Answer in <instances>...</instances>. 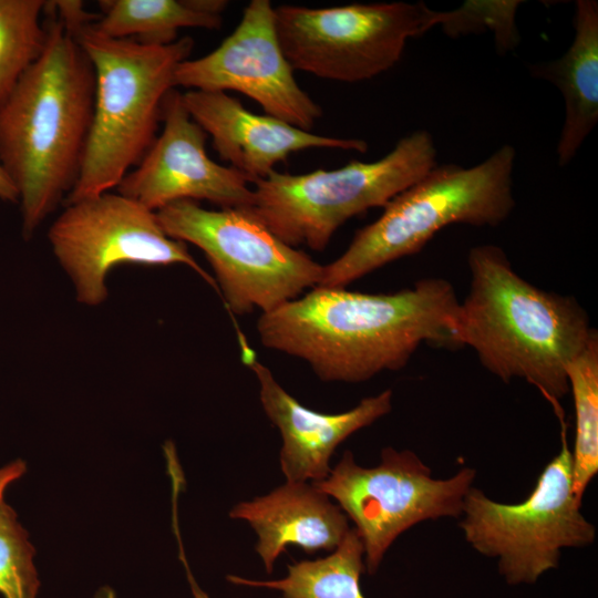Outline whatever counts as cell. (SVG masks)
I'll list each match as a JSON object with an SVG mask.
<instances>
[{
    "instance_id": "cell-1",
    "label": "cell",
    "mask_w": 598,
    "mask_h": 598,
    "mask_svg": "<svg viewBox=\"0 0 598 598\" xmlns=\"http://www.w3.org/2000/svg\"><path fill=\"white\" fill-rule=\"evenodd\" d=\"M453 285L424 278L392 293L316 286L264 312L262 346L306 361L327 382L357 383L404 368L419 347L454 346Z\"/></svg>"
},
{
    "instance_id": "cell-2",
    "label": "cell",
    "mask_w": 598,
    "mask_h": 598,
    "mask_svg": "<svg viewBox=\"0 0 598 598\" xmlns=\"http://www.w3.org/2000/svg\"><path fill=\"white\" fill-rule=\"evenodd\" d=\"M48 42L0 107V164L13 182L29 240L75 186L90 135L94 68L48 8Z\"/></svg>"
},
{
    "instance_id": "cell-3",
    "label": "cell",
    "mask_w": 598,
    "mask_h": 598,
    "mask_svg": "<svg viewBox=\"0 0 598 598\" xmlns=\"http://www.w3.org/2000/svg\"><path fill=\"white\" fill-rule=\"evenodd\" d=\"M470 287L460 301L454 344L467 346L503 382L523 379L553 405L569 391L567 369L596 330L578 301L519 276L497 245L467 255Z\"/></svg>"
},
{
    "instance_id": "cell-4",
    "label": "cell",
    "mask_w": 598,
    "mask_h": 598,
    "mask_svg": "<svg viewBox=\"0 0 598 598\" xmlns=\"http://www.w3.org/2000/svg\"><path fill=\"white\" fill-rule=\"evenodd\" d=\"M70 33L94 68L95 97L81 172L63 205L116 189L140 163L157 137L175 71L194 48L190 37L167 45L110 38L94 23Z\"/></svg>"
},
{
    "instance_id": "cell-5",
    "label": "cell",
    "mask_w": 598,
    "mask_h": 598,
    "mask_svg": "<svg viewBox=\"0 0 598 598\" xmlns=\"http://www.w3.org/2000/svg\"><path fill=\"white\" fill-rule=\"evenodd\" d=\"M515 147L504 144L471 167L436 165L354 234L348 248L323 266L319 286L346 288L394 260L417 254L453 224L497 227L515 208Z\"/></svg>"
},
{
    "instance_id": "cell-6",
    "label": "cell",
    "mask_w": 598,
    "mask_h": 598,
    "mask_svg": "<svg viewBox=\"0 0 598 598\" xmlns=\"http://www.w3.org/2000/svg\"><path fill=\"white\" fill-rule=\"evenodd\" d=\"M426 130L403 136L382 158L305 174L271 172L254 182L251 209L287 245L323 250L349 219L384 207L437 165Z\"/></svg>"
},
{
    "instance_id": "cell-7",
    "label": "cell",
    "mask_w": 598,
    "mask_h": 598,
    "mask_svg": "<svg viewBox=\"0 0 598 598\" xmlns=\"http://www.w3.org/2000/svg\"><path fill=\"white\" fill-rule=\"evenodd\" d=\"M155 213L167 236L204 252L236 316L268 312L321 282L323 265L278 238L251 207L206 209L177 200Z\"/></svg>"
},
{
    "instance_id": "cell-8",
    "label": "cell",
    "mask_w": 598,
    "mask_h": 598,
    "mask_svg": "<svg viewBox=\"0 0 598 598\" xmlns=\"http://www.w3.org/2000/svg\"><path fill=\"white\" fill-rule=\"evenodd\" d=\"M561 424V448L539 474L525 501L504 504L472 487L463 506L461 528L480 554L496 558L508 585L536 582L559 565L564 548L595 542L596 527L580 512L573 492V455Z\"/></svg>"
},
{
    "instance_id": "cell-9",
    "label": "cell",
    "mask_w": 598,
    "mask_h": 598,
    "mask_svg": "<svg viewBox=\"0 0 598 598\" xmlns=\"http://www.w3.org/2000/svg\"><path fill=\"white\" fill-rule=\"evenodd\" d=\"M275 17L279 43L293 70L355 83L393 68L408 40L441 27L446 11L402 1L327 8L281 4Z\"/></svg>"
},
{
    "instance_id": "cell-10",
    "label": "cell",
    "mask_w": 598,
    "mask_h": 598,
    "mask_svg": "<svg viewBox=\"0 0 598 598\" xmlns=\"http://www.w3.org/2000/svg\"><path fill=\"white\" fill-rule=\"evenodd\" d=\"M475 475L474 468L463 467L448 478H434L414 452L385 447L374 467L358 465L346 451L327 478L310 483L352 519L364 547L365 569L374 575L402 533L427 519L460 517Z\"/></svg>"
},
{
    "instance_id": "cell-11",
    "label": "cell",
    "mask_w": 598,
    "mask_h": 598,
    "mask_svg": "<svg viewBox=\"0 0 598 598\" xmlns=\"http://www.w3.org/2000/svg\"><path fill=\"white\" fill-rule=\"evenodd\" d=\"M63 206L48 240L79 303L102 305L109 296L107 276L121 265H185L218 290L187 245L167 236L156 213L140 203L105 192Z\"/></svg>"
},
{
    "instance_id": "cell-12",
    "label": "cell",
    "mask_w": 598,
    "mask_h": 598,
    "mask_svg": "<svg viewBox=\"0 0 598 598\" xmlns=\"http://www.w3.org/2000/svg\"><path fill=\"white\" fill-rule=\"evenodd\" d=\"M278 40L275 8L251 0L235 30L208 54L178 64L174 83L189 90L236 91L267 115L310 131L321 106L303 91Z\"/></svg>"
},
{
    "instance_id": "cell-13",
    "label": "cell",
    "mask_w": 598,
    "mask_h": 598,
    "mask_svg": "<svg viewBox=\"0 0 598 598\" xmlns=\"http://www.w3.org/2000/svg\"><path fill=\"white\" fill-rule=\"evenodd\" d=\"M162 123L161 134L116 192L153 212L177 200H207L220 208L252 207L250 181L208 156L207 134L175 89L164 100Z\"/></svg>"
},
{
    "instance_id": "cell-14",
    "label": "cell",
    "mask_w": 598,
    "mask_h": 598,
    "mask_svg": "<svg viewBox=\"0 0 598 598\" xmlns=\"http://www.w3.org/2000/svg\"><path fill=\"white\" fill-rule=\"evenodd\" d=\"M243 360L257 377L262 409L278 427L282 446L279 462L287 482H320L330 474L336 448L357 431L371 425L392 409V390L362 399L353 409L327 414L310 410L290 395L239 339Z\"/></svg>"
},
{
    "instance_id": "cell-15",
    "label": "cell",
    "mask_w": 598,
    "mask_h": 598,
    "mask_svg": "<svg viewBox=\"0 0 598 598\" xmlns=\"http://www.w3.org/2000/svg\"><path fill=\"white\" fill-rule=\"evenodd\" d=\"M183 101L193 120L212 137L220 158L252 184L293 152L334 148L364 153L369 147L360 138L318 135L267 114H254L226 92L188 90Z\"/></svg>"
},
{
    "instance_id": "cell-16",
    "label": "cell",
    "mask_w": 598,
    "mask_h": 598,
    "mask_svg": "<svg viewBox=\"0 0 598 598\" xmlns=\"http://www.w3.org/2000/svg\"><path fill=\"white\" fill-rule=\"evenodd\" d=\"M229 517L248 522L256 532L255 549L267 574L288 545L307 554L333 551L350 529L340 506L308 482H286L267 495L240 502Z\"/></svg>"
},
{
    "instance_id": "cell-17",
    "label": "cell",
    "mask_w": 598,
    "mask_h": 598,
    "mask_svg": "<svg viewBox=\"0 0 598 598\" xmlns=\"http://www.w3.org/2000/svg\"><path fill=\"white\" fill-rule=\"evenodd\" d=\"M574 39L558 59L530 65L534 78L561 93L565 117L557 143L559 166H567L598 122V2L577 0Z\"/></svg>"
},
{
    "instance_id": "cell-18",
    "label": "cell",
    "mask_w": 598,
    "mask_h": 598,
    "mask_svg": "<svg viewBox=\"0 0 598 598\" xmlns=\"http://www.w3.org/2000/svg\"><path fill=\"white\" fill-rule=\"evenodd\" d=\"M227 6L225 0H102L94 27L110 38L167 45L182 28H220Z\"/></svg>"
},
{
    "instance_id": "cell-19",
    "label": "cell",
    "mask_w": 598,
    "mask_h": 598,
    "mask_svg": "<svg viewBox=\"0 0 598 598\" xmlns=\"http://www.w3.org/2000/svg\"><path fill=\"white\" fill-rule=\"evenodd\" d=\"M364 547L355 528H350L340 545L324 558L288 565V575L276 580H252L228 575L235 585L270 588L281 598H365L360 577L365 570Z\"/></svg>"
},
{
    "instance_id": "cell-20",
    "label": "cell",
    "mask_w": 598,
    "mask_h": 598,
    "mask_svg": "<svg viewBox=\"0 0 598 598\" xmlns=\"http://www.w3.org/2000/svg\"><path fill=\"white\" fill-rule=\"evenodd\" d=\"M573 394L576 435L573 455V492L582 503L585 491L598 472V334L567 369Z\"/></svg>"
},
{
    "instance_id": "cell-21",
    "label": "cell",
    "mask_w": 598,
    "mask_h": 598,
    "mask_svg": "<svg viewBox=\"0 0 598 598\" xmlns=\"http://www.w3.org/2000/svg\"><path fill=\"white\" fill-rule=\"evenodd\" d=\"M44 0H0V107L44 52Z\"/></svg>"
},
{
    "instance_id": "cell-22",
    "label": "cell",
    "mask_w": 598,
    "mask_h": 598,
    "mask_svg": "<svg viewBox=\"0 0 598 598\" xmlns=\"http://www.w3.org/2000/svg\"><path fill=\"white\" fill-rule=\"evenodd\" d=\"M34 547L16 511L0 501V595L3 598H37L40 580Z\"/></svg>"
},
{
    "instance_id": "cell-23",
    "label": "cell",
    "mask_w": 598,
    "mask_h": 598,
    "mask_svg": "<svg viewBox=\"0 0 598 598\" xmlns=\"http://www.w3.org/2000/svg\"><path fill=\"white\" fill-rule=\"evenodd\" d=\"M522 1H466L462 7L446 11L441 25L450 37L491 31L497 50L507 52L519 42L516 10Z\"/></svg>"
},
{
    "instance_id": "cell-24",
    "label": "cell",
    "mask_w": 598,
    "mask_h": 598,
    "mask_svg": "<svg viewBox=\"0 0 598 598\" xmlns=\"http://www.w3.org/2000/svg\"><path fill=\"white\" fill-rule=\"evenodd\" d=\"M27 471L22 460H14L0 467V501L4 499V493L10 484L21 478Z\"/></svg>"
},
{
    "instance_id": "cell-25",
    "label": "cell",
    "mask_w": 598,
    "mask_h": 598,
    "mask_svg": "<svg viewBox=\"0 0 598 598\" xmlns=\"http://www.w3.org/2000/svg\"><path fill=\"white\" fill-rule=\"evenodd\" d=\"M173 529H174V533L176 535V539H177V544H178L179 559L183 563L184 568L186 570V575H187V579H188V582H189V587H190L193 597L194 598H209V596L199 587V585L197 584V581L195 580V578H194V576L192 574V570L189 568V565H188V561L186 559V555H185V551H184V546H183V543H182L179 527L175 526V528L173 527Z\"/></svg>"
},
{
    "instance_id": "cell-26",
    "label": "cell",
    "mask_w": 598,
    "mask_h": 598,
    "mask_svg": "<svg viewBox=\"0 0 598 598\" xmlns=\"http://www.w3.org/2000/svg\"><path fill=\"white\" fill-rule=\"evenodd\" d=\"M0 199L7 203H19V194L4 168L0 164Z\"/></svg>"
}]
</instances>
